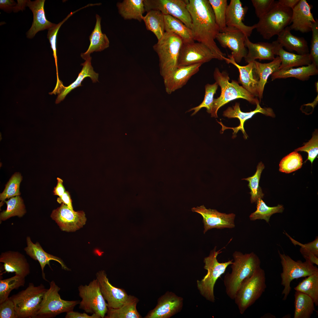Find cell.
Returning a JSON list of instances; mask_svg holds the SVG:
<instances>
[{"mask_svg":"<svg viewBox=\"0 0 318 318\" xmlns=\"http://www.w3.org/2000/svg\"><path fill=\"white\" fill-rule=\"evenodd\" d=\"M294 318H310L315 310L314 303L308 295L296 291Z\"/></svg>","mask_w":318,"mask_h":318,"instance_id":"74e56055","label":"cell"},{"mask_svg":"<svg viewBox=\"0 0 318 318\" xmlns=\"http://www.w3.org/2000/svg\"><path fill=\"white\" fill-rule=\"evenodd\" d=\"M278 252L282 268L281 284L284 288L281 294L284 295L283 300L285 301L291 290L290 284L293 280L318 272V269L308 260L304 262L300 260L295 261L289 256L281 253L279 251Z\"/></svg>","mask_w":318,"mask_h":318,"instance_id":"ba28073f","label":"cell"},{"mask_svg":"<svg viewBox=\"0 0 318 318\" xmlns=\"http://www.w3.org/2000/svg\"><path fill=\"white\" fill-rule=\"evenodd\" d=\"M50 287L45 293L40 308L35 318H51L64 312L73 310L80 303L79 300L62 299L59 292L60 288L54 281L49 282Z\"/></svg>","mask_w":318,"mask_h":318,"instance_id":"30bf717a","label":"cell"},{"mask_svg":"<svg viewBox=\"0 0 318 318\" xmlns=\"http://www.w3.org/2000/svg\"><path fill=\"white\" fill-rule=\"evenodd\" d=\"M311 9V6L306 0H299L292 10V24L289 26L291 30L299 31L302 33L311 31L315 20Z\"/></svg>","mask_w":318,"mask_h":318,"instance_id":"d6986e66","label":"cell"},{"mask_svg":"<svg viewBox=\"0 0 318 318\" xmlns=\"http://www.w3.org/2000/svg\"><path fill=\"white\" fill-rule=\"evenodd\" d=\"M244 44L248 48L247 54L244 58L246 62L255 61L256 59L272 61L275 58L274 46L272 42H259L254 43L246 37Z\"/></svg>","mask_w":318,"mask_h":318,"instance_id":"83f0119b","label":"cell"},{"mask_svg":"<svg viewBox=\"0 0 318 318\" xmlns=\"http://www.w3.org/2000/svg\"><path fill=\"white\" fill-rule=\"evenodd\" d=\"M57 201L59 203H62L67 205L71 210H74L72 203V201L68 191H65L61 196L57 198Z\"/></svg>","mask_w":318,"mask_h":318,"instance_id":"6f0895ef","label":"cell"},{"mask_svg":"<svg viewBox=\"0 0 318 318\" xmlns=\"http://www.w3.org/2000/svg\"><path fill=\"white\" fill-rule=\"evenodd\" d=\"M139 299L135 296L129 295L124 303L116 309L108 308L105 318H141L136 306Z\"/></svg>","mask_w":318,"mask_h":318,"instance_id":"e575fe53","label":"cell"},{"mask_svg":"<svg viewBox=\"0 0 318 318\" xmlns=\"http://www.w3.org/2000/svg\"><path fill=\"white\" fill-rule=\"evenodd\" d=\"M65 318H101L100 316L95 314L89 315L85 313H81L77 312L71 311L66 313Z\"/></svg>","mask_w":318,"mask_h":318,"instance_id":"11a10c76","label":"cell"},{"mask_svg":"<svg viewBox=\"0 0 318 318\" xmlns=\"http://www.w3.org/2000/svg\"><path fill=\"white\" fill-rule=\"evenodd\" d=\"M25 277L15 275L11 278L0 280V303L8 298L11 291L24 286Z\"/></svg>","mask_w":318,"mask_h":318,"instance_id":"7bdbcfd3","label":"cell"},{"mask_svg":"<svg viewBox=\"0 0 318 318\" xmlns=\"http://www.w3.org/2000/svg\"><path fill=\"white\" fill-rule=\"evenodd\" d=\"M253 70L258 81V97L260 102L263 97V92L267 79L270 75L278 70L281 60L277 56L271 62L262 63L256 61H253Z\"/></svg>","mask_w":318,"mask_h":318,"instance_id":"f1b7e54d","label":"cell"},{"mask_svg":"<svg viewBox=\"0 0 318 318\" xmlns=\"http://www.w3.org/2000/svg\"><path fill=\"white\" fill-rule=\"evenodd\" d=\"M318 67L312 63L307 66L286 69L278 70L271 75L272 80L278 79L294 77L304 81L308 80L311 76L317 75Z\"/></svg>","mask_w":318,"mask_h":318,"instance_id":"d6a6232c","label":"cell"},{"mask_svg":"<svg viewBox=\"0 0 318 318\" xmlns=\"http://www.w3.org/2000/svg\"><path fill=\"white\" fill-rule=\"evenodd\" d=\"M216 247L210 251L208 256L204 258V268L207 271L206 275L200 281L197 280V286L201 294L207 300L212 302L215 300L213 289L215 283L224 274L228 265L233 263V260L220 263L217 257L220 252L216 251Z\"/></svg>","mask_w":318,"mask_h":318,"instance_id":"9c48e42d","label":"cell"},{"mask_svg":"<svg viewBox=\"0 0 318 318\" xmlns=\"http://www.w3.org/2000/svg\"><path fill=\"white\" fill-rule=\"evenodd\" d=\"M0 318H18L14 304L10 297L0 303Z\"/></svg>","mask_w":318,"mask_h":318,"instance_id":"f5cc1de1","label":"cell"},{"mask_svg":"<svg viewBox=\"0 0 318 318\" xmlns=\"http://www.w3.org/2000/svg\"><path fill=\"white\" fill-rule=\"evenodd\" d=\"M313 24L311 31L312 37L309 53L312 63L318 67V20L316 18Z\"/></svg>","mask_w":318,"mask_h":318,"instance_id":"f907efd6","label":"cell"},{"mask_svg":"<svg viewBox=\"0 0 318 318\" xmlns=\"http://www.w3.org/2000/svg\"><path fill=\"white\" fill-rule=\"evenodd\" d=\"M256 203V210L249 216V218L251 221L264 219L268 223L271 216L275 213H282L284 209L283 206L281 205L278 204L277 206L274 207L268 206L261 198H258Z\"/></svg>","mask_w":318,"mask_h":318,"instance_id":"60d3db41","label":"cell"},{"mask_svg":"<svg viewBox=\"0 0 318 318\" xmlns=\"http://www.w3.org/2000/svg\"><path fill=\"white\" fill-rule=\"evenodd\" d=\"M81 9L73 12H71L62 21L57 24H55L48 29L47 37L49 40L51 45V47L53 52L56 68H58L57 60V36L58 31L62 25L74 13Z\"/></svg>","mask_w":318,"mask_h":318,"instance_id":"681fc988","label":"cell"},{"mask_svg":"<svg viewBox=\"0 0 318 318\" xmlns=\"http://www.w3.org/2000/svg\"><path fill=\"white\" fill-rule=\"evenodd\" d=\"M183 43L179 36L172 32H165L162 38L153 46L159 57L160 73L163 79L178 67L179 54Z\"/></svg>","mask_w":318,"mask_h":318,"instance_id":"277c9868","label":"cell"},{"mask_svg":"<svg viewBox=\"0 0 318 318\" xmlns=\"http://www.w3.org/2000/svg\"><path fill=\"white\" fill-rule=\"evenodd\" d=\"M303 160L301 155L297 152H293L283 158L279 164V171L289 173L300 168Z\"/></svg>","mask_w":318,"mask_h":318,"instance_id":"ee69618b","label":"cell"},{"mask_svg":"<svg viewBox=\"0 0 318 318\" xmlns=\"http://www.w3.org/2000/svg\"><path fill=\"white\" fill-rule=\"evenodd\" d=\"M244 34L239 29L234 27H226L217 35L216 39L221 47L228 48L232 51L231 55L235 61L240 63L246 56L247 52L244 42Z\"/></svg>","mask_w":318,"mask_h":318,"instance_id":"5bb4252c","label":"cell"},{"mask_svg":"<svg viewBox=\"0 0 318 318\" xmlns=\"http://www.w3.org/2000/svg\"><path fill=\"white\" fill-rule=\"evenodd\" d=\"M96 17L95 26L89 36L90 45L86 51L81 54V57L85 60L90 57V54L93 52L102 51L109 47V39L101 31V18L97 14H96Z\"/></svg>","mask_w":318,"mask_h":318,"instance_id":"4dcf8cb0","label":"cell"},{"mask_svg":"<svg viewBox=\"0 0 318 318\" xmlns=\"http://www.w3.org/2000/svg\"><path fill=\"white\" fill-rule=\"evenodd\" d=\"M165 32H172L180 37L183 43L194 42L191 29L181 21L171 16L164 15Z\"/></svg>","mask_w":318,"mask_h":318,"instance_id":"d590c367","label":"cell"},{"mask_svg":"<svg viewBox=\"0 0 318 318\" xmlns=\"http://www.w3.org/2000/svg\"><path fill=\"white\" fill-rule=\"evenodd\" d=\"M272 42L274 46L275 54L279 56L281 60L278 70L307 66L312 63L309 53L304 54H294L285 50L276 40Z\"/></svg>","mask_w":318,"mask_h":318,"instance_id":"4316f807","label":"cell"},{"mask_svg":"<svg viewBox=\"0 0 318 318\" xmlns=\"http://www.w3.org/2000/svg\"><path fill=\"white\" fill-rule=\"evenodd\" d=\"M212 8L216 22L220 32L226 27V10L228 6L226 0H208Z\"/></svg>","mask_w":318,"mask_h":318,"instance_id":"f6af8a7d","label":"cell"},{"mask_svg":"<svg viewBox=\"0 0 318 318\" xmlns=\"http://www.w3.org/2000/svg\"><path fill=\"white\" fill-rule=\"evenodd\" d=\"M276 1L274 0H251L257 17L261 19L273 7Z\"/></svg>","mask_w":318,"mask_h":318,"instance_id":"816d5d0a","label":"cell"},{"mask_svg":"<svg viewBox=\"0 0 318 318\" xmlns=\"http://www.w3.org/2000/svg\"><path fill=\"white\" fill-rule=\"evenodd\" d=\"M233 256L234 262L231 264V272L226 274L223 282L226 294L230 299H234L243 281L261 267V261L253 252L244 254L236 251L233 253Z\"/></svg>","mask_w":318,"mask_h":318,"instance_id":"7a4b0ae2","label":"cell"},{"mask_svg":"<svg viewBox=\"0 0 318 318\" xmlns=\"http://www.w3.org/2000/svg\"><path fill=\"white\" fill-rule=\"evenodd\" d=\"M291 31L289 26L286 27L278 35L276 41L283 47L290 51H295L299 54L309 53V48L306 40L303 37L294 35Z\"/></svg>","mask_w":318,"mask_h":318,"instance_id":"f546056e","label":"cell"},{"mask_svg":"<svg viewBox=\"0 0 318 318\" xmlns=\"http://www.w3.org/2000/svg\"><path fill=\"white\" fill-rule=\"evenodd\" d=\"M7 205L5 210L0 214V223L2 221L7 220L10 218L17 216L19 218L22 217L26 213L25 206L23 199L19 196L11 198L7 201H5Z\"/></svg>","mask_w":318,"mask_h":318,"instance_id":"f35d334b","label":"cell"},{"mask_svg":"<svg viewBox=\"0 0 318 318\" xmlns=\"http://www.w3.org/2000/svg\"><path fill=\"white\" fill-rule=\"evenodd\" d=\"M145 11L157 10L164 15L176 18L191 29L192 20L187 7V0H143Z\"/></svg>","mask_w":318,"mask_h":318,"instance_id":"7c38bea8","label":"cell"},{"mask_svg":"<svg viewBox=\"0 0 318 318\" xmlns=\"http://www.w3.org/2000/svg\"><path fill=\"white\" fill-rule=\"evenodd\" d=\"M26 243L27 246L24 248V251L26 254L31 258L38 261L41 269L42 277L44 280L48 281L45 278L44 269L45 266L47 264L51 269L49 263L50 261L51 260L55 261L58 262L63 269L67 271L70 270L60 258L45 251L39 242L37 241L35 243H33L30 236H27Z\"/></svg>","mask_w":318,"mask_h":318,"instance_id":"7402d4cb","label":"cell"},{"mask_svg":"<svg viewBox=\"0 0 318 318\" xmlns=\"http://www.w3.org/2000/svg\"><path fill=\"white\" fill-rule=\"evenodd\" d=\"M193 212L200 214L202 216L205 233L213 228L222 229L235 227L236 215L233 213L227 214L218 212L216 209H207L202 205L191 209Z\"/></svg>","mask_w":318,"mask_h":318,"instance_id":"2e32d148","label":"cell"},{"mask_svg":"<svg viewBox=\"0 0 318 318\" xmlns=\"http://www.w3.org/2000/svg\"><path fill=\"white\" fill-rule=\"evenodd\" d=\"M291 238V237H290ZM293 244L299 245L301 247L300 253L307 252L312 254L318 256V238L316 237L315 240L310 243L302 244L290 238Z\"/></svg>","mask_w":318,"mask_h":318,"instance_id":"db71d44e","label":"cell"},{"mask_svg":"<svg viewBox=\"0 0 318 318\" xmlns=\"http://www.w3.org/2000/svg\"><path fill=\"white\" fill-rule=\"evenodd\" d=\"M118 12L125 20L134 19L141 22L145 11L143 0H124L117 4Z\"/></svg>","mask_w":318,"mask_h":318,"instance_id":"836d02e7","label":"cell"},{"mask_svg":"<svg viewBox=\"0 0 318 318\" xmlns=\"http://www.w3.org/2000/svg\"><path fill=\"white\" fill-rule=\"evenodd\" d=\"M247 9L242 6L239 0H231L226 10V26L239 29L246 37L249 38L256 29V25L248 26L244 23L243 21Z\"/></svg>","mask_w":318,"mask_h":318,"instance_id":"ac0fdd59","label":"cell"},{"mask_svg":"<svg viewBox=\"0 0 318 318\" xmlns=\"http://www.w3.org/2000/svg\"><path fill=\"white\" fill-rule=\"evenodd\" d=\"M202 64L178 67L170 75L163 79L166 92L170 94L185 85L193 75L197 73Z\"/></svg>","mask_w":318,"mask_h":318,"instance_id":"44dd1931","label":"cell"},{"mask_svg":"<svg viewBox=\"0 0 318 318\" xmlns=\"http://www.w3.org/2000/svg\"><path fill=\"white\" fill-rule=\"evenodd\" d=\"M214 59H217L216 56L204 44L194 42L183 43L179 54L178 66H185L199 63L203 64Z\"/></svg>","mask_w":318,"mask_h":318,"instance_id":"4fadbf2b","label":"cell"},{"mask_svg":"<svg viewBox=\"0 0 318 318\" xmlns=\"http://www.w3.org/2000/svg\"><path fill=\"white\" fill-rule=\"evenodd\" d=\"M91 57H90L85 60L84 63L81 64L83 67L77 78L70 85L67 87H64L62 90L58 94L55 101L56 104H58L63 100L71 90L78 87L81 86V83L85 77H90L93 82L98 81V74L96 73L93 70V68L91 65Z\"/></svg>","mask_w":318,"mask_h":318,"instance_id":"1f68e13d","label":"cell"},{"mask_svg":"<svg viewBox=\"0 0 318 318\" xmlns=\"http://www.w3.org/2000/svg\"><path fill=\"white\" fill-rule=\"evenodd\" d=\"M264 168L263 163L261 162H259L257 166L256 171L254 175L242 179L249 182L248 186L251 191L249 193L251 195L250 200L251 203L256 202L259 198H263L264 195L259 183L261 173Z\"/></svg>","mask_w":318,"mask_h":318,"instance_id":"b9f144b4","label":"cell"},{"mask_svg":"<svg viewBox=\"0 0 318 318\" xmlns=\"http://www.w3.org/2000/svg\"><path fill=\"white\" fill-rule=\"evenodd\" d=\"M301 254L305 260H309L313 264L318 265V256L311 253L302 252Z\"/></svg>","mask_w":318,"mask_h":318,"instance_id":"94428289","label":"cell"},{"mask_svg":"<svg viewBox=\"0 0 318 318\" xmlns=\"http://www.w3.org/2000/svg\"><path fill=\"white\" fill-rule=\"evenodd\" d=\"M304 144V146L296 149L295 151L307 152L308 154L307 160L312 164L318 154V134L317 130L314 132L311 139Z\"/></svg>","mask_w":318,"mask_h":318,"instance_id":"c3c4849f","label":"cell"},{"mask_svg":"<svg viewBox=\"0 0 318 318\" xmlns=\"http://www.w3.org/2000/svg\"><path fill=\"white\" fill-rule=\"evenodd\" d=\"M47 289L42 284L30 283L24 290L9 297L14 302L18 318H35Z\"/></svg>","mask_w":318,"mask_h":318,"instance_id":"52a82bcc","label":"cell"},{"mask_svg":"<svg viewBox=\"0 0 318 318\" xmlns=\"http://www.w3.org/2000/svg\"><path fill=\"white\" fill-rule=\"evenodd\" d=\"M17 1V4L14 7L13 11L15 12H17L21 10H24L26 6L27 0H19Z\"/></svg>","mask_w":318,"mask_h":318,"instance_id":"6125c7cd","label":"cell"},{"mask_svg":"<svg viewBox=\"0 0 318 318\" xmlns=\"http://www.w3.org/2000/svg\"><path fill=\"white\" fill-rule=\"evenodd\" d=\"M187 7L191 18V30L194 41L207 46L217 59L224 60L226 54L221 51L215 41L220 30L208 0H187Z\"/></svg>","mask_w":318,"mask_h":318,"instance_id":"6da1fadb","label":"cell"},{"mask_svg":"<svg viewBox=\"0 0 318 318\" xmlns=\"http://www.w3.org/2000/svg\"><path fill=\"white\" fill-rule=\"evenodd\" d=\"M300 0H279L278 2L281 6L293 9Z\"/></svg>","mask_w":318,"mask_h":318,"instance_id":"91938a15","label":"cell"},{"mask_svg":"<svg viewBox=\"0 0 318 318\" xmlns=\"http://www.w3.org/2000/svg\"><path fill=\"white\" fill-rule=\"evenodd\" d=\"M79 296L82 299L79 308L86 313L95 314L101 318H105L108 310V305L100 291L99 283L96 279L88 285L78 287Z\"/></svg>","mask_w":318,"mask_h":318,"instance_id":"8fae6325","label":"cell"},{"mask_svg":"<svg viewBox=\"0 0 318 318\" xmlns=\"http://www.w3.org/2000/svg\"><path fill=\"white\" fill-rule=\"evenodd\" d=\"M296 291L306 294L313 300L315 305H318V272L309 276L294 288Z\"/></svg>","mask_w":318,"mask_h":318,"instance_id":"ab89813d","label":"cell"},{"mask_svg":"<svg viewBox=\"0 0 318 318\" xmlns=\"http://www.w3.org/2000/svg\"><path fill=\"white\" fill-rule=\"evenodd\" d=\"M22 179V176L19 172L15 173L11 176L3 192L0 194V200L1 201L0 206L6 199L20 195L19 187Z\"/></svg>","mask_w":318,"mask_h":318,"instance_id":"bcb514c9","label":"cell"},{"mask_svg":"<svg viewBox=\"0 0 318 318\" xmlns=\"http://www.w3.org/2000/svg\"><path fill=\"white\" fill-rule=\"evenodd\" d=\"M315 86L316 89V91L318 93V81L316 82L315 83Z\"/></svg>","mask_w":318,"mask_h":318,"instance_id":"be15d7a7","label":"cell"},{"mask_svg":"<svg viewBox=\"0 0 318 318\" xmlns=\"http://www.w3.org/2000/svg\"><path fill=\"white\" fill-rule=\"evenodd\" d=\"M57 184L54 188L53 191L54 195L61 196L65 191V189L63 185V180L59 178H57Z\"/></svg>","mask_w":318,"mask_h":318,"instance_id":"680465c9","label":"cell"},{"mask_svg":"<svg viewBox=\"0 0 318 318\" xmlns=\"http://www.w3.org/2000/svg\"><path fill=\"white\" fill-rule=\"evenodd\" d=\"M225 57L224 60L228 64L231 63L235 66L239 72L238 82L247 91L255 97H258V81L256 76L253 70V62L248 63L244 66H241L237 63L231 55Z\"/></svg>","mask_w":318,"mask_h":318,"instance_id":"484cf974","label":"cell"},{"mask_svg":"<svg viewBox=\"0 0 318 318\" xmlns=\"http://www.w3.org/2000/svg\"><path fill=\"white\" fill-rule=\"evenodd\" d=\"M266 280L265 272L260 267L242 283L234 299L241 314H244L264 292Z\"/></svg>","mask_w":318,"mask_h":318,"instance_id":"5b68a950","label":"cell"},{"mask_svg":"<svg viewBox=\"0 0 318 318\" xmlns=\"http://www.w3.org/2000/svg\"><path fill=\"white\" fill-rule=\"evenodd\" d=\"M45 0H27L26 6L32 10L33 21L32 26L26 33V37L32 39L39 31L48 29L55 24L48 20L45 16L44 8Z\"/></svg>","mask_w":318,"mask_h":318,"instance_id":"d4e9b609","label":"cell"},{"mask_svg":"<svg viewBox=\"0 0 318 318\" xmlns=\"http://www.w3.org/2000/svg\"><path fill=\"white\" fill-rule=\"evenodd\" d=\"M142 20L147 30L153 32L158 41L160 40L165 32L164 15L158 10H151L143 16Z\"/></svg>","mask_w":318,"mask_h":318,"instance_id":"8d00e7d4","label":"cell"},{"mask_svg":"<svg viewBox=\"0 0 318 318\" xmlns=\"http://www.w3.org/2000/svg\"><path fill=\"white\" fill-rule=\"evenodd\" d=\"M218 85L216 82L213 84H206L205 86V93L204 99L199 105L190 109L188 112L194 110L191 115H195L202 108H206L207 112L211 113L213 104L214 95L216 93Z\"/></svg>","mask_w":318,"mask_h":318,"instance_id":"7dc6e473","label":"cell"},{"mask_svg":"<svg viewBox=\"0 0 318 318\" xmlns=\"http://www.w3.org/2000/svg\"><path fill=\"white\" fill-rule=\"evenodd\" d=\"M256 107L255 110L249 112H244L241 111L240 104L236 102L232 107H229L223 113V115L228 118H237L240 121V125L235 127L228 128L232 129L233 130V134H236L238 131L241 130L245 138L247 139L248 136L246 134L244 128V123L246 121L251 118L257 113H260L266 115L274 117L275 114L272 110L270 108H262L259 105V103L256 104Z\"/></svg>","mask_w":318,"mask_h":318,"instance_id":"603a6c76","label":"cell"},{"mask_svg":"<svg viewBox=\"0 0 318 318\" xmlns=\"http://www.w3.org/2000/svg\"><path fill=\"white\" fill-rule=\"evenodd\" d=\"M0 262L4 264L5 271L2 274L15 273L25 277L30 273V265L25 256L18 251L9 250L1 253Z\"/></svg>","mask_w":318,"mask_h":318,"instance_id":"ffe728a7","label":"cell"},{"mask_svg":"<svg viewBox=\"0 0 318 318\" xmlns=\"http://www.w3.org/2000/svg\"><path fill=\"white\" fill-rule=\"evenodd\" d=\"M50 217L62 231L67 232L75 231L81 228L87 220L83 211L72 210L64 203L53 210Z\"/></svg>","mask_w":318,"mask_h":318,"instance_id":"9a60e30c","label":"cell"},{"mask_svg":"<svg viewBox=\"0 0 318 318\" xmlns=\"http://www.w3.org/2000/svg\"><path fill=\"white\" fill-rule=\"evenodd\" d=\"M292 9L276 1L272 9L256 24L257 32L264 39L278 35L291 23Z\"/></svg>","mask_w":318,"mask_h":318,"instance_id":"8992f818","label":"cell"},{"mask_svg":"<svg viewBox=\"0 0 318 318\" xmlns=\"http://www.w3.org/2000/svg\"><path fill=\"white\" fill-rule=\"evenodd\" d=\"M181 299L171 293H166L158 300L156 307L145 318H167L176 312L181 307Z\"/></svg>","mask_w":318,"mask_h":318,"instance_id":"cb8c5ba5","label":"cell"},{"mask_svg":"<svg viewBox=\"0 0 318 318\" xmlns=\"http://www.w3.org/2000/svg\"><path fill=\"white\" fill-rule=\"evenodd\" d=\"M17 4L13 0H0V8L4 11L10 13L13 11Z\"/></svg>","mask_w":318,"mask_h":318,"instance_id":"9f6ffc18","label":"cell"},{"mask_svg":"<svg viewBox=\"0 0 318 318\" xmlns=\"http://www.w3.org/2000/svg\"><path fill=\"white\" fill-rule=\"evenodd\" d=\"M213 77L216 82L221 87V93L219 97L214 98L211 117H218V109L225 104L236 99H244L254 105L259 103L256 97L239 85L238 82L233 80L229 82V77L226 72H221L218 68L216 67Z\"/></svg>","mask_w":318,"mask_h":318,"instance_id":"3957f363","label":"cell"},{"mask_svg":"<svg viewBox=\"0 0 318 318\" xmlns=\"http://www.w3.org/2000/svg\"><path fill=\"white\" fill-rule=\"evenodd\" d=\"M96 276L102 295L107 302L108 308L116 309L121 307L129 295L125 290L112 285L109 281L106 272L104 270L98 271Z\"/></svg>","mask_w":318,"mask_h":318,"instance_id":"e0dca14e","label":"cell"}]
</instances>
